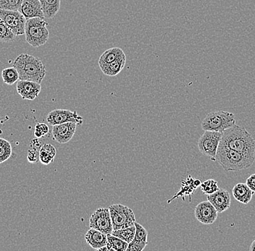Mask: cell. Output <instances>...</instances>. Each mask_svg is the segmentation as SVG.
Wrapping results in <instances>:
<instances>
[{
	"instance_id": "obj_32",
	"label": "cell",
	"mask_w": 255,
	"mask_h": 251,
	"mask_svg": "<svg viewBox=\"0 0 255 251\" xmlns=\"http://www.w3.org/2000/svg\"><path fill=\"white\" fill-rule=\"evenodd\" d=\"M39 149L32 148L28 151V161L30 163L34 164L39 161Z\"/></svg>"
},
{
	"instance_id": "obj_3",
	"label": "cell",
	"mask_w": 255,
	"mask_h": 251,
	"mask_svg": "<svg viewBox=\"0 0 255 251\" xmlns=\"http://www.w3.org/2000/svg\"><path fill=\"white\" fill-rule=\"evenodd\" d=\"M215 160L227 172L246 169L255 161L254 157L221 145L218 148Z\"/></svg>"
},
{
	"instance_id": "obj_14",
	"label": "cell",
	"mask_w": 255,
	"mask_h": 251,
	"mask_svg": "<svg viewBox=\"0 0 255 251\" xmlns=\"http://www.w3.org/2000/svg\"><path fill=\"white\" fill-rule=\"evenodd\" d=\"M207 200L216 209L218 213H223L230 208L231 197L228 190L219 189L211 195H207Z\"/></svg>"
},
{
	"instance_id": "obj_4",
	"label": "cell",
	"mask_w": 255,
	"mask_h": 251,
	"mask_svg": "<svg viewBox=\"0 0 255 251\" xmlns=\"http://www.w3.org/2000/svg\"><path fill=\"white\" fill-rule=\"evenodd\" d=\"M47 22L40 17L26 20L25 26V40L33 47L44 45L49 39Z\"/></svg>"
},
{
	"instance_id": "obj_29",
	"label": "cell",
	"mask_w": 255,
	"mask_h": 251,
	"mask_svg": "<svg viewBox=\"0 0 255 251\" xmlns=\"http://www.w3.org/2000/svg\"><path fill=\"white\" fill-rule=\"evenodd\" d=\"M135 233L134 239L133 240L140 241V242L148 243V232L146 231V229L136 222L135 223Z\"/></svg>"
},
{
	"instance_id": "obj_16",
	"label": "cell",
	"mask_w": 255,
	"mask_h": 251,
	"mask_svg": "<svg viewBox=\"0 0 255 251\" xmlns=\"http://www.w3.org/2000/svg\"><path fill=\"white\" fill-rule=\"evenodd\" d=\"M85 240L88 244L98 251L108 243V235L94 228H90L85 235Z\"/></svg>"
},
{
	"instance_id": "obj_22",
	"label": "cell",
	"mask_w": 255,
	"mask_h": 251,
	"mask_svg": "<svg viewBox=\"0 0 255 251\" xmlns=\"http://www.w3.org/2000/svg\"><path fill=\"white\" fill-rule=\"evenodd\" d=\"M109 251H127L128 243L113 235H108V243Z\"/></svg>"
},
{
	"instance_id": "obj_13",
	"label": "cell",
	"mask_w": 255,
	"mask_h": 251,
	"mask_svg": "<svg viewBox=\"0 0 255 251\" xmlns=\"http://www.w3.org/2000/svg\"><path fill=\"white\" fill-rule=\"evenodd\" d=\"M16 90L23 100L33 101L39 96L41 85V84L33 81L19 80L16 85Z\"/></svg>"
},
{
	"instance_id": "obj_8",
	"label": "cell",
	"mask_w": 255,
	"mask_h": 251,
	"mask_svg": "<svg viewBox=\"0 0 255 251\" xmlns=\"http://www.w3.org/2000/svg\"><path fill=\"white\" fill-rule=\"evenodd\" d=\"M89 227L105 234L111 235L113 232V225L109 208L97 209L89 219Z\"/></svg>"
},
{
	"instance_id": "obj_2",
	"label": "cell",
	"mask_w": 255,
	"mask_h": 251,
	"mask_svg": "<svg viewBox=\"0 0 255 251\" xmlns=\"http://www.w3.org/2000/svg\"><path fill=\"white\" fill-rule=\"evenodd\" d=\"M13 67L18 72L20 80L41 84L46 76V68L37 57L21 54L15 59Z\"/></svg>"
},
{
	"instance_id": "obj_28",
	"label": "cell",
	"mask_w": 255,
	"mask_h": 251,
	"mask_svg": "<svg viewBox=\"0 0 255 251\" xmlns=\"http://www.w3.org/2000/svg\"><path fill=\"white\" fill-rule=\"evenodd\" d=\"M23 0H0V9L20 11Z\"/></svg>"
},
{
	"instance_id": "obj_31",
	"label": "cell",
	"mask_w": 255,
	"mask_h": 251,
	"mask_svg": "<svg viewBox=\"0 0 255 251\" xmlns=\"http://www.w3.org/2000/svg\"><path fill=\"white\" fill-rule=\"evenodd\" d=\"M147 243L140 242L133 240L128 243L127 251H141L146 248Z\"/></svg>"
},
{
	"instance_id": "obj_33",
	"label": "cell",
	"mask_w": 255,
	"mask_h": 251,
	"mask_svg": "<svg viewBox=\"0 0 255 251\" xmlns=\"http://www.w3.org/2000/svg\"><path fill=\"white\" fill-rule=\"evenodd\" d=\"M246 184L254 193H255V174H251L247 179Z\"/></svg>"
},
{
	"instance_id": "obj_21",
	"label": "cell",
	"mask_w": 255,
	"mask_h": 251,
	"mask_svg": "<svg viewBox=\"0 0 255 251\" xmlns=\"http://www.w3.org/2000/svg\"><path fill=\"white\" fill-rule=\"evenodd\" d=\"M56 153L55 146L49 144H44L39 151V162L44 165H50L55 160Z\"/></svg>"
},
{
	"instance_id": "obj_10",
	"label": "cell",
	"mask_w": 255,
	"mask_h": 251,
	"mask_svg": "<svg viewBox=\"0 0 255 251\" xmlns=\"http://www.w3.org/2000/svg\"><path fill=\"white\" fill-rule=\"evenodd\" d=\"M47 121L49 125L54 126V125L71 122H75L77 125H82L84 120L76 111L73 112L68 109H55L48 114Z\"/></svg>"
},
{
	"instance_id": "obj_19",
	"label": "cell",
	"mask_w": 255,
	"mask_h": 251,
	"mask_svg": "<svg viewBox=\"0 0 255 251\" xmlns=\"http://www.w3.org/2000/svg\"><path fill=\"white\" fill-rule=\"evenodd\" d=\"M44 17L52 19L58 13L61 0H39Z\"/></svg>"
},
{
	"instance_id": "obj_1",
	"label": "cell",
	"mask_w": 255,
	"mask_h": 251,
	"mask_svg": "<svg viewBox=\"0 0 255 251\" xmlns=\"http://www.w3.org/2000/svg\"><path fill=\"white\" fill-rule=\"evenodd\" d=\"M220 145L255 158V140L243 127L236 124L223 133Z\"/></svg>"
},
{
	"instance_id": "obj_15",
	"label": "cell",
	"mask_w": 255,
	"mask_h": 251,
	"mask_svg": "<svg viewBox=\"0 0 255 251\" xmlns=\"http://www.w3.org/2000/svg\"><path fill=\"white\" fill-rule=\"evenodd\" d=\"M20 12L26 20L33 17L45 18L39 0H23Z\"/></svg>"
},
{
	"instance_id": "obj_12",
	"label": "cell",
	"mask_w": 255,
	"mask_h": 251,
	"mask_svg": "<svg viewBox=\"0 0 255 251\" xmlns=\"http://www.w3.org/2000/svg\"><path fill=\"white\" fill-rule=\"evenodd\" d=\"M76 128H77V124L71 122L54 125L52 128V136L54 140L59 144H67L74 136Z\"/></svg>"
},
{
	"instance_id": "obj_17",
	"label": "cell",
	"mask_w": 255,
	"mask_h": 251,
	"mask_svg": "<svg viewBox=\"0 0 255 251\" xmlns=\"http://www.w3.org/2000/svg\"><path fill=\"white\" fill-rule=\"evenodd\" d=\"M254 192L251 190L246 183H237L232 189L233 196L239 202L247 204L252 201Z\"/></svg>"
},
{
	"instance_id": "obj_18",
	"label": "cell",
	"mask_w": 255,
	"mask_h": 251,
	"mask_svg": "<svg viewBox=\"0 0 255 251\" xmlns=\"http://www.w3.org/2000/svg\"><path fill=\"white\" fill-rule=\"evenodd\" d=\"M126 63H127V56H124L115 60L114 62H112L109 64L101 65L100 68L102 72L105 76H109V77H114V76L119 75L124 70Z\"/></svg>"
},
{
	"instance_id": "obj_23",
	"label": "cell",
	"mask_w": 255,
	"mask_h": 251,
	"mask_svg": "<svg viewBox=\"0 0 255 251\" xmlns=\"http://www.w3.org/2000/svg\"><path fill=\"white\" fill-rule=\"evenodd\" d=\"M1 78L4 84L12 85L20 80L18 72L14 67L5 68L1 71Z\"/></svg>"
},
{
	"instance_id": "obj_27",
	"label": "cell",
	"mask_w": 255,
	"mask_h": 251,
	"mask_svg": "<svg viewBox=\"0 0 255 251\" xmlns=\"http://www.w3.org/2000/svg\"><path fill=\"white\" fill-rule=\"evenodd\" d=\"M201 190L203 192L204 194L211 195L219 190L218 182L215 179H209L204 181L200 185Z\"/></svg>"
},
{
	"instance_id": "obj_20",
	"label": "cell",
	"mask_w": 255,
	"mask_h": 251,
	"mask_svg": "<svg viewBox=\"0 0 255 251\" xmlns=\"http://www.w3.org/2000/svg\"><path fill=\"white\" fill-rule=\"evenodd\" d=\"M124 56H126V54L119 47H113V48L107 49L100 56L99 65L101 66V65L109 64L112 62H114L115 60Z\"/></svg>"
},
{
	"instance_id": "obj_7",
	"label": "cell",
	"mask_w": 255,
	"mask_h": 251,
	"mask_svg": "<svg viewBox=\"0 0 255 251\" xmlns=\"http://www.w3.org/2000/svg\"><path fill=\"white\" fill-rule=\"evenodd\" d=\"M223 133L215 131H205L198 141L199 152L216 161L217 152L222 138Z\"/></svg>"
},
{
	"instance_id": "obj_6",
	"label": "cell",
	"mask_w": 255,
	"mask_h": 251,
	"mask_svg": "<svg viewBox=\"0 0 255 251\" xmlns=\"http://www.w3.org/2000/svg\"><path fill=\"white\" fill-rule=\"evenodd\" d=\"M113 230L134 226L135 217L133 210L125 205L114 204L109 206Z\"/></svg>"
},
{
	"instance_id": "obj_26",
	"label": "cell",
	"mask_w": 255,
	"mask_h": 251,
	"mask_svg": "<svg viewBox=\"0 0 255 251\" xmlns=\"http://www.w3.org/2000/svg\"><path fill=\"white\" fill-rule=\"evenodd\" d=\"M16 36L0 18V42L10 43L15 41Z\"/></svg>"
},
{
	"instance_id": "obj_5",
	"label": "cell",
	"mask_w": 255,
	"mask_h": 251,
	"mask_svg": "<svg viewBox=\"0 0 255 251\" xmlns=\"http://www.w3.org/2000/svg\"><path fill=\"white\" fill-rule=\"evenodd\" d=\"M236 125L235 116L232 112L217 111L207 114L201 124L205 131L219 132L223 133Z\"/></svg>"
},
{
	"instance_id": "obj_34",
	"label": "cell",
	"mask_w": 255,
	"mask_h": 251,
	"mask_svg": "<svg viewBox=\"0 0 255 251\" xmlns=\"http://www.w3.org/2000/svg\"><path fill=\"white\" fill-rule=\"evenodd\" d=\"M249 250L251 251H255V240L253 241V243L251 244V246H250V249Z\"/></svg>"
},
{
	"instance_id": "obj_25",
	"label": "cell",
	"mask_w": 255,
	"mask_h": 251,
	"mask_svg": "<svg viewBox=\"0 0 255 251\" xmlns=\"http://www.w3.org/2000/svg\"><path fill=\"white\" fill-rule=\"evenodd\" d=\"M12 154L10 143L4 138H0V164L7 161Z\"/></svg>"
},
{
	"instance_id": "obj_9",
	"label": "cell",
	"mask_w": 255,
	"mask_h": 251,
	"mask_svg": "<svg viewBox=\"0 0 255 251\" xmlns=\"http://www.w3.org/2000/svg\"><path fill=\"white\" fill-rule=\"evenodd\" d=\"M0 18L16 36L25 34L26 19L20 11L0 9Z\"/></svg>"
},
{
	"instance_id": "obj_35",
	"label": "cell",
	"mask_w": 255,
	"mask_h": 251,
	"mask_svg": "<svg viewBox=\"0 0 255 251\" xmlns=\"http://www.w3.org/2000/svg\"><path fill=\"white\" fill-rule=\"evenodd\" d=\"M98 251H109V249H108V246L106 245V246H103L101 249H99Z\"/></svg>"
},
{
	"instance_id": "obj_24",
	"label": "cell",
	"mask_w": 255,
	"mask_h": 251,
	"mask_svg": "<svg viewBox=\"0 0 255 251\" xmlns=\"http://www.w3.org/2000/svg\"><path fill=\"white\" fill-rule=\"evenodd\" d=\"M135 233V225L133 227H127V228L121 229V230H113L111 235L121 238L123 241L128 243L131 242L134 239Z\"/></svg>"
},
{
	"instance_id": "obj_30",
	"label": "cell",
	"mask_w": 255,
	"mask_h": 251,
	"mask_svg": "<svg viewBox=\"0 0 255 251\" xmlns=\"http://www.w3.org/2000/svg\"><path fill=\"white\" fill-rule=\"evenodd\" d=\"M49 132V126L45 123H38L35 126L34 136L37 138L44 137Z\"/></svg>"
},
{
	"instance_id": "obj_11",
	"label": "cell",
	"mask_w": 255,
	"mask_h": 251,
	"mask_svg": "<svg viewBox=\"0 0 255 251\" xmlns=\"http://www.w3.org/2000/svg\"><path fill=\"white\" fill-rule=\"evenodd\" d=\"M218 211L210 201L199 203L194 209L196 219L203 225H212L218 218Z\"/></svg>"
}]
</instances>
